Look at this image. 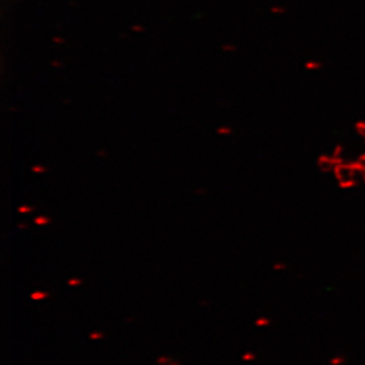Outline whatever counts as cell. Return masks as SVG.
Instances as JSON below:
<instances>
[{"mask_svg":"<svg viewBox=\"0 0 365 365\" xmlns=\"http://www.w3.org/2000/svg\"><path fill=\"white\" fill-rule=\"evenodd\" d=\"M90 337L93 338V339H97V337H102V334H93Z\"/></svg>","mask_w":365,"mask_h":365,"instance_id":"3","label":"cell"},{"mask_svg":"<svg viewBox=\"0 0 365 365\" xmlns=\"http://www.w3.org/2000/svg\"><path fill=\"white\" fill-rule=\"evenodd\" d=\"M35 222H37V224H46V222H48V220H46V219H43V217H39V219H36Z\"/></svg>","mask_w":365,"mask_h":365,"instance_id":"2","label":"cell"},{"mask_svg":"<svg viewBox=\"0 0 365 365\" xmlns=\"http://www.w3.org/2000/svg\"><path fill=\"white\" fill-rule=\"evenodd\" d=\"M31 297L34 299H41V298L48 297V294H46V293H34Z\"/></svg>","mask_w":365,"mask_h":365,"instance_id":"1","label":"cell"},{"mask_svg":"<svg viewBox=\"0 0 365 365\" xmlns=\"http://www.w3.org/2000/svg\"><path fill=\"white\" fill-rule=\"evenodd\" d=\"M80 280H70L69 284L70 285H75V284H80Z\"/></svg>","mask_w":365,"mask_h":365,"instance_id":"4","label":"cell"}]
</instances>
